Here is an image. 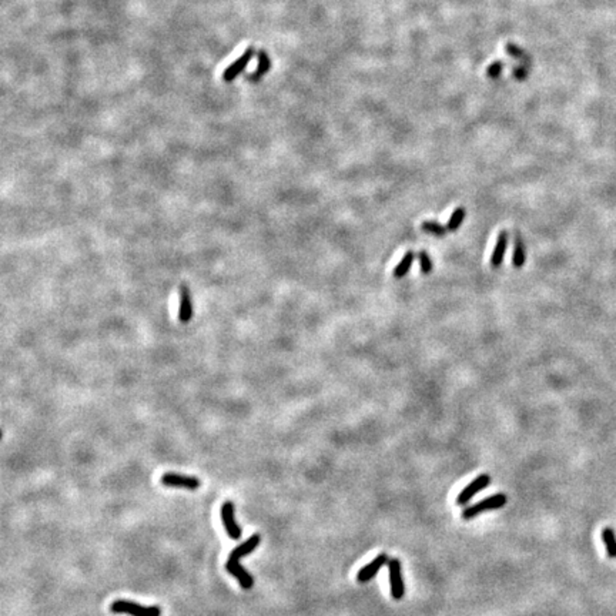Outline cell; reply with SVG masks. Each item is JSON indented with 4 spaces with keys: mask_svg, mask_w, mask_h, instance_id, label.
I'll use <instances>...</instances> for the list:
<instances>
[{
    "mask_svg": "<svg viewBox=\"0 0 616 616\" xmlns=\"http://www.w3.org/2000/svg\"><path fill=\"white\" fill-rule=\"evenodd\" d=\"M489 484H491V477L489 475H486V474L478 475L471 484L466 485L464 489L459 492V495L457 497V505H466L478 492L485 489Z\"/></svg>",
    "mask_w": 616,
    "mask_h": 616,
    "instance_id": "cell-4",
    "label": "cell"
},
{
    "mask_svg": "<svg viewBox=\"0 0 616 616\" xmlns=\"http://www.w3.org/2000/svg\"><path fill=\"white\" fill-rule=\"evenodd\" d=\"M193 300L191 292L186 284L180 285V300H179V321L181 324H188L193 318Z\"/></svg>",
    "mask_w": 616,
    "mask_h": 616,
    "instance_id": "cell-7",
    "label": "cell"
},
{
    "mask_svg": "<svg viewBox=\"0 0 616 616\" xmlns=\"http://www.w3.org/2000/svg\"><path fill=\"white\" fill-rule=\"evenodd\" d=\"M506 247H508V233L506 231H501L495 244V249L491 256V267L492 268H499L502 265V261L505 258Z\"/></svg>",
    "mask_w": 616,
    "mask_h": 616,
    "instance_id": "cell-11",
    "label": "cell"
},
{
    "mask_svg": "<svg viewBox=\"0 0 616 616\" xmlns=\"http://www.w3.org/2000/svg\"><path fill=\"white\" fill-rule=\"evenodd\" d=\"M221 518L224 528L229 533L230 538L233 539H240L241 538V528L237 525L236 520H234V505L233 502H226L221 508Z\"/></svg>",
    "mask_w": 616,
    "mask_h": 616,
    "instance_id": "cell-8",
    "label": "cell"
},
{
    "mask_svg": "<svg viewBox=\"0 0 616 616\" xmlns=\"http://www.w3.org/2000/svg\"><path fill=\"white\" fill-rule=\"evenodd\" d=\"M602 540L606 547V554L610 559L616 558V535L612 528H603L602 529Z\"/></svg>",
    "mask_w": 616,
    "mask_h": 616,
    "instance_id": "cell-15",
    "label": "cell"
},
{
    "mask_svg": "<svg viewBox=\"0 0 616 616\" xmlns=\"http://www.w3.org/2000/svg\"><path fill=\"white\" fill-rule=\"evenodd\" d=\"M226 568H227V571H229L233 576H236L237 581L240 582V586H241L242 589H251L254 586V579H253V576H251L245 569L242 568L241 565L238 563V561H230L229 559Z\"/></svg>",
    "mask_w": 616,
    "mask_h": 616,
    "instance_id": "cell-10",
    "label": "cell"
},
{
    "mask_svg": "<svg viewBox=\"0 0 616 616\" xmlns=\"http://www.w3.org/2000/svg\"><path fill=\"white\" fill-rule=\"evenodd\" d=\"M506 504V495L504 494H495L492 497L482 499L481 502H477L475 505L468 506L465 508L462 512V518L464 520H472L478 516L479 513L485 512V511H494V509H499L502 506H505Z\"/></svg>",
    "mask_w": 616,
    "mask_h": 616,
    "instance_id": "cell-1",
    "label": "cell"
},
{
    "mask_svg": "<svg viewBox=\"0 0 616 616\" xmlns=\"http://www.w3.org/2000/svg\"><path fill=\"white\" fill-rule=\"evenodd\" d=\"M414 260H415L414 251H412V250L407 251L405 256L402 257L401 261H400L398 265L394 268V278L400 280V278L405 277V276L408 274V271L411 270V267H412V264H414Z\"/></svg>",
    "mask_w": 616,
    "mask_h": 616,
    "instance_id": "cell-14",
    "label": "cell"
},
{
    "mask_svg": "<svg viewBox=\"0 0 616 616\" xmlns=\"http://www.w3.org/2000/svg\"><path fill=\"white\" fill-rule=\"evenodd\" d=\"M388 571H389V586H391V595L394 599L400 601L405 594V585L402 578V566L400 559L391 558L388 562Z\"/></svg>",
    "mask_w": 616,
    "mask_h": 616,
    "instance_id": "cell-3",
    "label": "cell"
},
{
    "mask_svg": "<svg viewBox=\"0 0 616 616\" xmlns=\"http://www.w3.org/2000/svg\"><path fill=\"white\" fill-rule=\"evenodd\" d=\"M253 56H254V50H253V48H249L241 57H238L233 64H230L229 67L226 69V71H224V75H223L224 80H226V82H233V80L241 73L242 70L247 67V64L251 62Z\"/></svg>",
    "mask_w": 616,
    "mask_h": 616,
    "instance_id": "cell-9",
    "label": "cell"
},
{
    "mask_svg": "<svg viewBox=\"0 0 616 616\" xmlns=\"http://www.w3.org/2000/svg\"><path fill=\"white\" fill-rule=\"evenodd\" d=\"M161 484L166 486H177V488H187V489H197L201 485L200 479L195 477H187V475H180V474H164L161 477Z\"/></svg>",
    "mask_w": 616,
    "mask_h": 616,
    "instance_id": "cell-6",
    "label": "cell"
},
{
    "mask_svg": "<svg viewBox=\"0 0 616 616\" xmlns=\"http://www.w3.org/2000/svg\"><path fill=\"white\" fill-rule=\"evenodd\" d=\"M416 257H418V263H420V270L423 271V274H425V276L431 274L432 270H434V263H432L428 253L425 250H421Z\"/></svg>",
    "mask_w": 616,
    "mask_h": 616,
    "instance_id": "cell-18",
    "label": "cell"
},
{
    "mask_svg": "<svg viewBox=\"0 0 616 616\" xmlns=\"http://www.w3.org/2000/svg\"><path fill=\"white\" fill-rule=\"evenodd\" d=\"M421 230H423L424 233H428L431 236L439 237V238H441V237H445L447 236V233H448V229L443 227L442 224H439V223L436 221H431V220L424 221L423 224H421Z\"/></svg>",
    "mask_w": 616,
    "mask_h": 616,
    "instance_id": "cell-16",
    "label": "cell"
},
{
    "mask_svg": "<svg viewBox=\"0 0 616 616\" xmlns=\"http://www.w3.org/2000/svg\"><path fill=\"white\" fill-rule=\"evenodd\" d=\"M388 562H389V558H388L387 555H378L375 559H373L368 565L362 566V568L358 571V574H357V581L360 582V583H365V582H369L371 579H374L375 576L378 575V572L381 571V568H382L384 565H388Z\"/></svg>",
    "mask_w": 616,
    "mask_h": 616,
    "instance_id": "cell-5",
    "label": "cell"
},
{
    "mask_svg": "<svg viewBox=\"0 0 616 616\" xmlns=\"http://www.w3.org/2000/svg\"><path fill=\"white\" fill-rule=\"evenodd\" d=\"M526 260V251L524 240L520 234H516L515 237V245H513V254H512V265L515 268H522L525 265Z\"/></svg>",
    "mask_w": 616,
    "mask_h": 616,
    "instance_id": "cell-13",
    "label": "cell"
},
{
    "mask_svg": "<svg viewBox=\"0 0 616 616\" xmlns=\"http://www.w3.org/2000/svg\"><path fill=\"white\" fill-rule=\"evenodd\" d=\"M111 612L114 613H129L132 616H160L161 610L159 606H143L130 601H116L111 603Z\"/></svg>",
    "mask_w": 616,
    "mask_h": 616,
    "instance_id": "cell-2",
    "label": "cell"
},
{
    "mask_svg": "<svg viewBox=\"0 0 616 616\" xmlns=\"http://www.w3.org/2000/svg\"><path fill=\"white\" fill-rule=\"evenodd\" d=\"M260 540H261V538H260L258 533L253 535L250 539H247L244 544H241L240 547L234 548V549L231 551V554H230V561H238V559H241L242 556L251 554V552L258 547Z\"/></svg>",
    "mask_w": 616,
    "mask_h": 616,
    "instance_id": "cell-12",
    "label": "cell"
},
{
    "mask_svg": "<svg viewBox=\"0 0 616 616\" xmlns=\"http://www.w3.org/2000/svg\"><path fill=\"white\" fill-rule=\"evenodd\" d=\"M465 217H466V211H465L464 207L455 208L454 213L451 214L450 220H448V224H447L448 231H457L461 227V224L464 223Z\"/></svg>",
    "mask_w": 616,
    "mask_h": 616,
    "instance_id": "cell-17",
    "label": "cell"
}]
</instances>
